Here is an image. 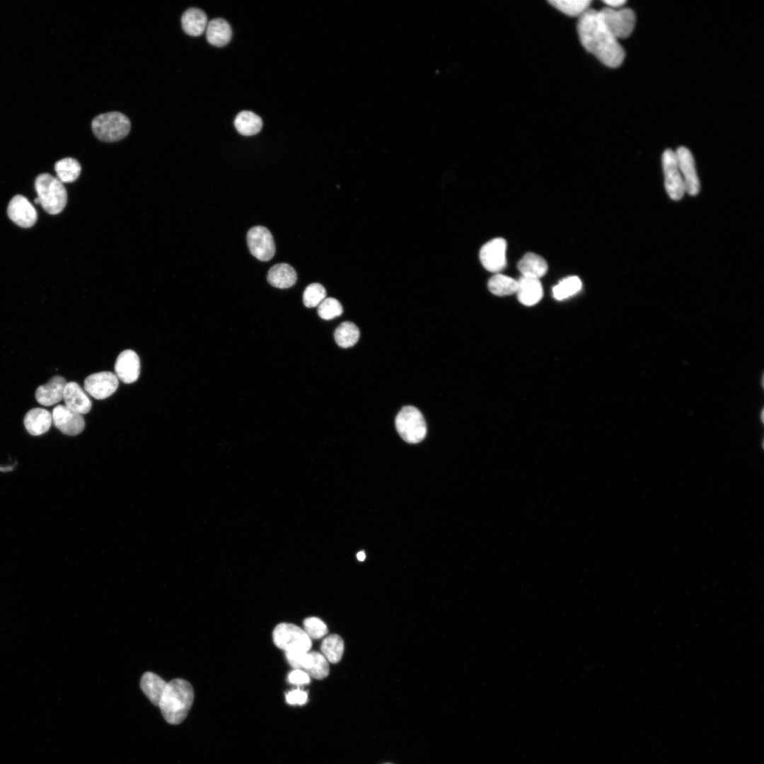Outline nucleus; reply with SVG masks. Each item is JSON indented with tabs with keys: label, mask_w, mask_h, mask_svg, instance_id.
<instances>
[{
	"label": "nucleus",
	"mask_w": 764,
	"mask_h": 764,
	"mask_svg": "<svg viewBox=\"0 0 764 764\" xmlns=\"http://www.w3.org/2000/svg\"><path fill=\"white\" fill-rule=\"evenodd\" d=\"M357 557L359 561L364 560L366 555L364 551H360L357 554Z\"/></svg>",
	"instance_id": "nucleus-39"
},
{
	"label": "nucleus",
	"mask_w": 764,
	"mask_h": 764,
	"mask_svg": "<svg viewBox=\"0 0 764 764\" xmlns=\"http://www.w3.org/2000/svg\"><path fill=\"white\" fill-rule=\"evenodd\" d=\"M308 694L306 692L295 689L286 694V701L289 705H303L307 702Z\"/></svg>",
	"instance_id": "nucleus-36"
},
{
	"label": "nucleus",
	"mask_w": 764,
	"mask_h": 764,
	"mask_svg": "<svg viewBox=\"0 0 764 764\" xmlns=\"http://www.w3.org/2000/svg\"><path fill=\"white\" fill-rule=\"evenodd\" d=\"M603 2L607 5L608 7L613 8H620L622 6H623L626 3V1H625V0H606V1H603Z\"/></svg>",
	"instance_id": "nucleus-38"
},
{
	"label": "nucleus",
	"mask_w": 764,
	"mask_h": 764,
	"mask_svg": "<svg viewBox=\"0 0 764 764\" xmlns=\"http://www.w3.org/2000/svg\"><path fill=\"white\" fill-rule=\"evenodd\" d=\"M334 337L336 343L342 348L354 345L359 338V330L352 322H343L335 330Z\"/></svg>",
	"instance_id": "nucleus-30"
},
{
	"label": "nucleus",
	"mask_w": 764,
	"mask_h": 764,
	"mask_svg": "<svg viewBox=\"0 0 764 764\" xmlns=\"http://www.w3.org/2000/svg\"><path fill=\"white\" fill-rule=\"evenodd\" d=\"M662 165L667 194L673 200L681 199L685 190L675 151L671 149L664 151L662 155Z\"/></svg>",
	"instance_id": "nucleus-9"
},
{
	"label": "nucleus",
	"mask_w": 764,
	"mask_h": 764,
	"mask_svg": "<svg viewBox=\"0 0 764 764\" xmlns=\"http://www.w3.org/2000/svg\"><path fill=\"white\" fill-rule=\"evenodd\" d=\"M63 400L67 408L81 415L87 414L91 409V400L81 386L74 381L66 383Z\"/></svg>",
	"instance_id": "nucleus-18"
},
{
	"label": "nucleus",
	"mask_w": 764,
	"mask_h": 764,
	"mask_svg": "<svg viewBox=\"0 0 764 764\" xmlns=\"http://www.w3.org/2000/svg\"><path fill=\"white\" fill-rule=\"evenodd\" d=\"M236 130L243 136H252L259 133L262 127V119L251 111H242L235 118Z\"/></svg>",
	"instance_id": "nucleus-26"
},
{
	"label": "nucleus",
	"mask_w": 764,
	"mask_h": 764,
	"mask_svg": "<svg viewBox=\"0 0 764 764\" xmlns=\"http://www.w3.org/2000/svg\"><path fill=\"white\" fill-rule=\"evenodd\" d=\"M34 201L36 204H40V201L37 197H36Z\"/></svg>",
	"instance_id": "nucleus-40"
},
{
	"label": "nucleus",
	"mask_w": 764,
	"mask_h": 764,
	"mask_svg": "<svg viewBox=\"0 0 764 764\" xmlns=\"http://www.w3.org/2000/svg\"><path fill=\"white\" fill-rule=\"evenodd\" d=\"M487 287L494 295L508 296L516 293L518 282L509 276L497 273L488 280Z\"/></svg>",
	"instance_id": "nucleus-27"
},
{
	"label": "nucleus",
	"mask_w": 764,
	"mask_h": 764,
	"mask_svg": "<svg viewBox=\"0 0 764 764\" xmlns=\"http://www.w3.org/2000/svg\"><path fill=\"white\" fill-rule=\"evenodd\" d=\"M507 242L504 238H496L485 243L479 253L482 266L489 272L502 271L507 265Z\"/></svg>",
	"instance_id": "nucleus-11"
},
{
	"label": "nucleus",
	"mask_w": 764,
	"mask_h": 764,
	"mask_svg": "<svg viewBox=\"0 0 764 764\" xmlns=\"http://www.w3.org/2000/svg\"><path fill=\"white\" fill-rule=\"evenodd\" d=\"M52 422L62 433L76 436L83 432L85 421L82 415L73 412L65 405H57L52 412Z\"/></svg>",
	"instance_id": "nucleus-14"
},
{
	"label": "nucleus",
	"mask_w": 764,
	"mask_h": 764,
	"mask_svg": "<svg viewBox=\"0 0 764 764\" xmlns=\"http://www.w3.org/2000/svg\"><path fill=\"white\" fill-rule=\"evenodd\" d=\"M577 32L582 46L604 65L615 68L623 63L625 51L606 28L598 11L589 8L579 18Z\"/></svg>",
	"instance_id": "nucleus-1"
},
{
	"label": "nucleus",
	"mask_w": 764,
	"mask_h": 764,
	"mask_svg": "<svg viewBox=\"0 0 764 764\" xmlns=\"http://www.w3.org/2000/svg\"><path fill=\"white\" fill-rule=\"evenodd\" d=\"M115 371L117 378L122 382L127 384L135 382L140 374L138 354L131 349L122 351L116 359Z\"/></svg>",
	"instance_id": "nucleus-16"
},
{
	"label": "nucleus",
	"mask_w": 764,
	"mask_h": 764,
	"mask_svg": "<svg viewBox=\"0 0 764 764\" xmlns=\"http://www.w3.org/2000/svg\"><path fill=\"white\" fill-rule=\"evenodd\" d=\"M289 664L294 669L305 671L310 677L323 679L329 674V664L325 657L318 652L287 651L284 652Z\"/></svg>",
	"instance_id": "nucleus-6"
},
{
	"label": "nucleus",
	"mask_w": 764,
	"mask_h": 764,
	"mask_svg": "<svg viewBox=\"0 0 764 764\" xmlns=\"http://www.w3.org/2000/svg\"><path fill=\"white\" fill-rule=\"evenodd\" d=\"M267 279L272 286L286 289L292 286L296 283L297 274L295 270L290 265L278 263L269 270Z\"/></svg>",
	"instance_id": "nucleus-21"
},
{
	"label": "nucleus",
	"mask_w": 764,
	"mask_h": 764,
	"mask_svg": "<svg viewBox=\"0 0 764 764\" xmlns=\"http://www.w3.org/2000/svg\"><path fill=\"white\" fill-rule=\"evenodd\" d=\"M598 11L606 28L618 40L627 37L632 33L636 21L635 12L632 9L607 6Z\"/></svg>",
	"instance_id": "nucleus-8"
},
{
	"label": "nucleus",
	"mask_w": 764,
	"mask_h": 764,
	"mask_svg": "<svg viewBox=\"0 0 764 764\" xmlns=\"http://www.w3.org/2000/svg\"><path fill=\"white\" fill-rule=\"evenodd\" d=\"M326 290L325 287L318 283L309 284L304 290L303 301L308 308L318 306L325 299Z\"/></svg>",
	"instance_id": "nucleus-33"
},
{
	"label": "nucleus",
	"mask_w": 764,
	"mask_h": 764,
	"mask_svg": "<svg viewBox=\"0 0 764 764\" xmlns=\"http://www.w3.org/2000/svg\"><path fill=\"white\" fill-rule=\"evenodd\" d=\"M54 169L57 178L63 183L75 181L81 173V168L76 159L64 158L55 163Z\"/></svg>",
	"instance_id": "nucleus-29"
},
{
	"label": "nucleus",
	"mask_w": 764,
	"mask_h": 764,
	"mask_svg": "<svg viewBox=\"0 0 764 764\" xmlns=\"http://www.w3.org/2000/svg\"><path fill=\"white\" fill-rule=\"evenodd\" d=\"M67 382L60 376H54L45 384L40 386L35 393L36 400L45 406L54 405L63 399Z\"/></svg>",
	"instance_id": "nucleus-17"
},
{
	"label": "nucleus",
	"mask_w": 764,
	"mask_h": 764,
	"mask_svg": "<svg viewBox=\"0 0 764 764\" xmlns=\"http://www.w3.org/2000/svg\"><path fill=\"white\" fill-rule=\"evenodd\" d=\"M549 3L563 13L579 18L590 8V0H551Z\"/></svg>",
	"instance_id": "nucleus-31"
},
{
	"label": "nucleus",
	"mask_w": 764,
	"mask_h": 764,
	"mask_svg": "<svg viewBox=\"0 0 764 764\" xmlns=\"http://www.w3.org/2000/svg\"><path fill=\"white\" fill-rule=\"evenodd\" d=\"M167 683L156 673L146 671L141 678L140 688L150 702L158 706Z\"/></svg>",
	"instance_id": "nucleus-24"
},
{
	"label": "nucleus",
	"mask_w": 764,
	"mask_h": 764,
	"mask_svg": "<svg viewBox=\"0 0 764 764\" xmlns=\"http://www.w3.org/2000/svg\"><path fill=\"white\" fill-rule=\"evenodd\" d=\"M581 288V281L577 276L562 279L552 289V294L557 300H563L577 294Z\"/></svg>",
	"instance_id": "nucleus-32"
},
{
	"label": "nucleus",
	"mask_w": 764,
	"mask_h": 764,
	"mask_svg": "<svg viewBox=\"0 0 764 764\" xmlns=\"http://www.w3.org/2000/svg\"><path fill=\"white\" fill-rule=\"evenodd\" d=\"M194 700V690L190 682L175 678L168 682L158 707L164 719L170 724H179L188 714Z\"/></svg>",
	"instance_id": "nucleus-2"
},
{
	"label": "nucleus",
	"mask_w": 764,
	"mask_h": 764,
	"mask_svg": "<svg viewBox=\"0 0 764 764\" xmlns=\"http://www.w3.org/2000/svg\"><path fill=\"white\" fill-rule=\"evenodd\" d=\"M7 214L11 221L23 228L31 227L37 219L35 207L26 197L21 195H17L11 199Z\"/></svg>",
	"instance_id": "nucleus-15"
},
{
	"label": "nucleus",
	"mask_w": 764,
	"mask_h": 764,
	"mask_svg": "<svg viewBox=\"0 0 764 764\" xmlns=\"http://www.w3.org/2000/svg\"><path fill=\"white\" fill-rule=\"evenodd\" d=\"M95 136L103 141L112 142L125 137L130 130L128 117L119 112H110L96 116L92 121Z\"/></svg>",
	"instance_id": "nucleus-4"
},
{
	"label": "nucleus",
	"mask_w": 764,
	"mask_h": 764,
	"mask_svg": "<svg viewBox=\"0 0 764 764\" xmlns=\"http://www.w3.org/2000/svg\"><path fill=\"white\" fill-rule=\"evenodd\" d=\"M517 282V297L522 304L533 306L540 301L543 290L539 279L521 276Z\"/></svg>",
	"instance_id": "nucleus-20"
},
{
	"label": "nucleus",
	"mask_w": 764,
	"mask_h": 764,
	"mask_svg": "<svg viewBox=\"0 0 764 764\" xmlns=\"http://www.w3.org/2000/svg\"><path fill=\"white\" fill-rule=\"evenodd\" d=\"M23 423L30 434L40 436L50 429L52 423V413L44 408H33L25 414Z\"/></svg>",
	"instance_id": "nucleus-19"
},
{
	"label": "nucleus",
	"mask_w": 764,
	"mask_h": 764,
	"mask_svg": "<svg viewBox=\"0 0 764 764\" xmlns=\"http://www.w3.org/2000/svg\"><path fill=\"white\" fill-rule=\"evenodd\" d=\"M343 308L341 303L336 299L325 298L318 306V313L324 320H332L342 313Z\"/></svg>",
	"instance_id": "nucleus-34"
},
{
	"label": "nucleus",
	"mask_w": 764,
	"mask_h": 764,
	"mask_svg": "<svg viewBox=\"0 0 764 764\" xmlns=\"http://www.w3.org/2000/svg\"><path fill=\"white\" fill-rule=\"evenodd\" d=\"M274 644L279 649L287 651H310L312 642L303 629L286 623L278 624L272 632Z\"/></svg>",
	"instance_id": "nucleus-7"
},
{
	"label": "nucleus",
	"mask_w": 764,
	"mask_h": 764,
	"mask_svg": "<svg viewBox=\"0 0 764 764\" xmlns=\"http://www.w3.org/2000/svg\"><path fill=\"white\" fill-rule=\"evenodd\" d=\"M181 24L183 30L189 35H201L206 30L208 21L206 13L201 9L190 8L182 16Z\"/></svg>",
	"instance_id": "nucleus-23"
},
{
	"label": "nucleus",
	"mask_w": 764,
	"mask_h": 764,
	"mask_svg": "<svg viewBox=\"0 0 764 764\" xmlns=\"http://www.w3.org/2000/svg\"><path fill=\"white\" fill-rule=\"evenodd\" d=\"M517 267L522 276L536 279L544 276L548 271L546 261L542 257L533 253L525 254L519 261Z\"/></svg>",
	"instance_id": "nucleus-25"
},
{
	"label": "nucleus",
	"mask_w": 764,
	"mask_h": 764,
	"mask_svg": "<svg viewBox=\"0 0 764 764\" xmlns=\"http://www.w3.org/2000/svg\"><path fill=\"white\" fill-rule=\"evenodd\" d=\"M35 188L40 204L48 214H57L64 209L67 193L63 183L57 178L48 173L40 174L35 179Z\"/></svg>",
	"instance_id": "nucleus-3"
},
{
	"label": "nucleus",
	"mask_w": 764,
	"mask_h": 764,
	"mask_svg": "<svg viewBox=\"0 0 764 764\" xmlns=\"http://www.w3.org/2000/svg\"><path fill=\"white\" fill-rule=\"evenodd\" d=\"M247 243L251 254L261 261L271 260L275 253V244L270 231L262 226L251 228L247 233Z\"/></svg>",
	"instance_id": "nucleus-10"
},
{
	"label": "nucleus",
	"mask_w": 764,
	"mask_h": 764,
	"mask_svg": "<svg viewBox=\"0 0 764 764\" xmlns=\"http://www.w3.org/2000/svg\"><path fill=\"white\" fill-rule=\"evenodd\" d=\"M321 654L328 662H339L344 652V642L338 635L332 634L326 637L320 645Z\"/></svg>",
	"instance_id": "nucleus-28"
},
{
	"label": "nucleus",
	"mask_w": 764,
	"mask_h": 764,
	"mask_svg": "<svg viewBox=\"0 0 764 764\" xmlns=\"http://www.w3.org/2000/svg\"><path fill=\"white\" fill-rule=\"evenodd\" d=\"M303 630L310 639H320L328 634L326 624L319 618L308 617L303 620Z\"/></svg>",
	"instance_id": "nucleus-35"
},
{
	"label": "nucleus",
	"mask_w": 764,
	"mask_h": 764,
	"mask_svg": "<svg viewBox=\"0 0 764 764\" xmlns=\"http://www.w3.org/2000/svg\"><path fill=\"white\" fill-rule=\"evenodd\" d=\"M119 385L115 374L100 371L88 376L84 380V389L93 398L103 400L113 394Z\"/></svg>",
	"instance_id": "nucleus-12"
},
{
	"label": "nucleus",
	"mask_w": 764,
	"mask_h": 764,
	"mask_svg": "<svg viewBox=\"0 0 764 764\" xmlns=\"http://www.w3.org/2000/svg\"><path fill=\"white\" fill-rule=\"evenodd\" d=\"M395 427L401 438L407 443L417 444L424 439L427 425L421 412L415 407H403L395 417Z\"/></svg>",
	"instance_id": "nucleus-5"
},
{
	"label": "nucleus",
	"mask_w": 764,
	"mask_h": 764,
	"mask_svg": "<svg viewBox=\"0 0 764 764\" xmlns=\"http://www.w3.org/2000/svg\"><path fill=\"white\" fill-rule=\"evenodd\" d=\"M288 682L294 685H304L310 682V676L303 670L294 669L288 675Z\"/></svg>",
	"instance_id": "nucleus-37"
},
{
	"label": "nucleus",
	"mask_w": 764,
	"mask_h": 764,
	"mask_svg": "<svg viewBox=\"0 0 764 764\" xmlns=\"http://www.w3.org/2000/svg\"><path fill=\"white\" fill-rule=\"evenodd\" d=\"M675 154L685 192L692 196L698 195L700 185L691 152L686 147L681 146Z\"/></svg>",
	"instance_id": "nucleus-13"
},
{
	"label": "nucleus",
	"mask_w": 764,
	"mask_h": 764,
	"mask_svg": "<svg viewBox=\"0 0 764 764\" xmlns=\"http://www.w3.org/2000/svg\"><path fill=\"white\" fill-rule=\"evenodd\" d=\"M231 36V25L226 20L218 18L212 19L208 23L206 28V37L211 45L223 47L230 42Z\"/></svg>",
	"instance_id": "nucleus-22"
}]
</instances>
